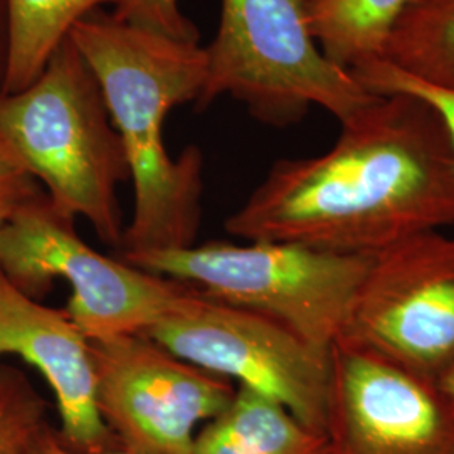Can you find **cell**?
<instances>
[{
    "label": "cell",
    "instance_id": "obj_12",
    "mask_svg": "<svg viewBox=\"0 0 454 454\" xmlns=\"http://www.w3.org/2000/svg\"><path fill=\"white\" fill-rule=\"evenodd\" d=\"M192 454H325V438L275 399L238 386L232 403L199 431Z\"/></svg>",
    "mask_w": 454,
    "mask_h": 454
},
{
    "label": "cell",
    "instance_id": "obj_11",
    "mask_svg": "<svg viewBox=\"0 0 454 454\" xmlns=\"http://www.w3.org/2000/svg\"><path fill=\"white\" fill-rule=\"evenodd\" d=\"M19 357L44 377L59 416L58 433L82 453L120 450L99 416L90 339L66 309L34 300L0 273V358Z\"/></svg>",
    "mask_w": 454,
    "mask_h": 454
},
{
    "label": "cell",
    "instance_id": "obj_22",
    "mask_svg": "<svg viewBox=\"0 0 454 454\" xmlns=\"http://www.w3.org/2000/svg\"><path fill=\"white\" fill-rule=\"evenodd\" d=\"M441 384H442L444 389L448 390V394L453 397L454 401V373L451 377H448L444 382H441Z\"/></svg>",
    "mask_w": 454,
    "mask_h": 454
},
{
    "label": "cell",
    "instance_id": "obj_16",
    "mask_svg": "<svg viewBox=\"0 0 454 454\" xmlns=\"http://www.w3.org/2000/svg\"><path fill=\"white\" fill-rule=\"evenodd\" d=\"M51 424L48 401L27 373L0 362V454H35Z\"/></svg>",
    "mask_w": 454,
    "mask_h": 454
},
{
    "label": "cell",
    "instance_id": "obj_10",
    "mask_svg": "<svg viewBox=\"0 0 454 454\" xmlns=\"http://www.w3.org/2000/svg\"><path fill=\"white\" fill-rule=\"evenodd\" d=\"M325 454H454L442 384L337 339L328 347Z\"/></svg>",
    "mask_w": 454,
    "mask_h": 454
},
{
    "label": "cell",
    "instance_id": "obj_19",
    "mask_svg": "<svg viewBox=\"0 0 454 454\" xmlns=\"http://www.w3.org/2000/svg\"><path fill=\"white\" fill-rule=\"evenodd\" d=\"M43 194V187L0 144V224L12 217L22 206Z\"/></svg>",
    "mask_w": 454,
    "mask_h": 454
},
{
    "label": "cell",
    "instance_id": "obj_6",
    "mask_svg": "<svg viewBox=\"0 0 454 454\" xmlns=\"http://www.w3.org/2000/svg\"><path fill=\"white\" fill-rule=\"evenodd\" d=\"M0 273L34 300L61 279L71 288L66 311L90 340L144 333L194 290L98 253L46 194L0 224Z\"/></svg>",
    "mask_w": 454,
    "mask_h": 454
},
{
    "label": "cell",
    "instance_id": "obj_5",
    "mask_svg": "<svg viewBox=\"0 0 454 454\" xmlns=\"http://www.w3.org/2000/svg\"><path fill=\"white\" fill-rule=\"evenodd\" d=\"M206 56L197 106L229 95L273 127L301 121L313 105L345 123L377 98L325 58L309 34L301 0H223Z\"/></svg>",
    "mask_w": 454,
    "mask_h": 454
},
{
    "label": "cell",
    "instance_id": "obj_2",
    "mask_svg": "<svg viewBox=\"0 0 454 454\" xmlns=\"http://www.w3.org/2000/svg\"><path fill=\"white\" fill-rule=\"evenodd\" d=\"M69 37L97 76L129 162L133 214L120 254L192 246L202 215V153L192 145L172 159L163 123L172 108L200 97L206 48L99 11L80 20Z\"/></svg>",
    "mask_w": 454,
    "mask_h": 454
},
{
    "label": "cell",
    "instance_id": "obj_13",
    "mask_svg": "<svg viewBox=\"0 0 454 454\" xmlns=\"http://www.w3.org/2000/svg\"><path fill=\"white\" fill-rule=\"evenodd\" d=\"M409 0H301L309 34L325 58L345 71L382 59Z\"/></svg>",
    "mask_w": 454,
    "mask_h": 454
},
{
    "label": "cell",
    "instance_id": "obj_17",
    "mask_svg": "<svg viewBox=\"0 0 454 454\" xmlns=\"http://www.w3.org/2000/svg\"><path fill=\"white\" fill-rule=\"evenodd\" d=\"M369 93L377 97L387 95H411L429 103L442 118L454 146V90H446L419 82L384 59H377L369 65L360 66L350 71Z\"/></svg>",
    "mask_w": 454,
    "mask_h": 454
},
{
    "label": "cell",
    "instance_id": "obj_7",
    "mask_svg": "<svg viewBox=\"0 0 454 454\" xmlns=\"http://www.w3.org/2000/svg\"><path fill=\"white\" fill-rule=\"evenodd\" d=\"M144 335L170 354L264 394L324 434L328 350L285 325L192 290Z\"/></svg>",
    "mask_w": 454,
    "mask_h": 454
},
{
    "label": "cell",
    "instance_id": "obj_9",
    "mask_svg": "<svg viewBox=\"0 0 454 454\" xmlns=\"http://www.w3.org/2000/svg\"><path fill=\"white\" fill-rule=\"evenodd\" d=\"M98 411L129 454H192L199 431L226 409L234 384L144 333L90 340Z\"/></svg>",
    "mask_w": 454,
    "mask_h": 454
},
{
    "label": "cell",
    "instance_id": "obj_15",
    "mask_svg": "<svg viewBox=\"0 0 454 454\" xmlns=\"http://www.w3.org/2000/svg\"><path fill=\"white\" fill-rule=\"evenodd\" d=\"M382 59L419 82L454 90V0H409Z\"/></svg>",
    "mask_w": 454,
    "mask_h": 454
},
{
    "label": "cell",
    "instance_id": "obj_20",
    "mask_svg": "<svg viewBox=\"0 0 454 454\" xmlns=\"http://www.w3.org/2000/svg\"><path fill=\"white\" fill-rule=\"evenodd\" d=\"M35 454H91V453H82V451H76L73 448H69L66 444L65 441L59 436L58 429L54 424H51L48 429L44 431V434L39 439V444L35 448ZM97 454H129L123 450H114V451H106V453H97Z\"/></svg>",
    "mask_w": 454,
    "mask_h": 454
},
{
    "label": "cell",
    "instance_id": "obj_18",
    "mask_svg": "<svg viewBox=\"0 0 454 454\" xmlns=\"http://www.w3.org/2000/svg\"><path fill=\"white\" fill-rule=\"evenodd\" d=\"M112 16L137 29L199 44V29L182 14L179 0H120Z\"/></svg>",
    "mask_w": 454,
    "mask_h": 454
},
{
    "label": "cell",
    "instance_id": "obj_8",
    "mask_svg": "<svg viewBox=\"0 0 454 454\" xmlns=\"http://www.w3.org/2000/svg\"><path fill=\"white\" fill-rule=\"evenodd\" d=\"M337 339L439 384L451 377L454 238L429 231L373 254Z\"/></svg>",
    "mask_w": 454,
    "mask_h": 454
},
{
    "label": "cell",
    "instance_id": "obj_4",
    "mask_svg": "<svg viewBox=\"0 0 454 454\" xmlns=\"http://www.w3.org/2000/svg\"><path fill=\"white\" fill-rule=\"evenodd\" d=\"M120 258L212 300L264 315L324 350L340 335L372 261L273 241L192 244Z\"/></svg>",
    "mask_w": 454,
    "mask_h": 454
},
{
    "label": "cell",
    "instance_id": "obj_21",
    "mask_svg": "<svg viewBox=\"0 0 454 454\" xmlns=\"http://www.w3.org/2000/svg\"><path fill=\"white\" fill-rule=\"evenodd\" d=\"M7 63H9V16H7L5 0H0V93H4V88H5Z\"/></svg>",
    "mask_w": 454,
    "mask_h": 454
},
{
    "label": "cell",
    "instance_id": "obj_14",
    "mask_svg": "<svg viewBox=\"0 0 454 454\" xmlns=\"http://www.w3.org/2000/svg\"><path fill=\"white\" fill-rule=\"evenodd\" d=\"M120 0H5L9 63L4 93H16L43 73L54 51L84 17Z\"/></svg>",
    "mask_w": 454,
    "mask_h": 454
},
{
    "label": "cell",
    "instance_id": "obj_3",
    "mask_svg": "<svg viewBox=\"0 0 454 454\" xmlns=\"http://www.w3.org/2000/svg\"><path fill=\"white\" fill-rule=\"evenodd\" d=\"M0 144L58 211L121 247L118 189L130 180L129 162L97 76L69 35L29 86L0 93Z\"/></svg>",
    "mask_w": 454,
    "mask_h": 454
},
{
    "label": "cell",
    "instance_id": "obj_1",
    "mask_svg": "<svg viewBox=\"0 0 454 454\" xmlns=\"http://www.w3.org/2000/svg\"><path fill=\"white\" fill-rule=\"evenodd\" d=\"M451 224V137L429 103L399 93L341 123L322 155L278 160L224 227L244 241L373 256Z\"/></svg>",
    "mask_w": 454,
    "mask_h": 454
}]
</instances>
